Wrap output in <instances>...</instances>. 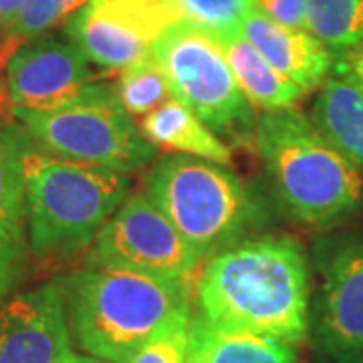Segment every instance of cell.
<instances>
[{"label": "cell", "mask_w": 363, "mask_h": 363, "mask_svg": "<svg viewBox=\"0 0 363 363\" xmlns=\"http://www.w3.org/2000/svg\"><path fill=\"white\" fill-rule=\"evenodd\" d=\"M309 269L289 236L242 240L204 262L194 283L196 315L224 329L298 345L309 333Z\"/></svg>", "instance_id": "6da1fadb"}, {"label": "cell", "mask_w": 363, "mask_h": 363, "mask_svg": "<svg viewBox=\"0 0 363 363\" xmlns=\"http://www.w3.org/2000/svg\"><path fill=\"white\" fill-rule=\"evenodd\" d=\"M71 335L105 363H130L147 341L186 309L192 286L152 274L85 262L61 279Z\"/></svg>", "instance_id": "7a4b0ae2"}, {"label": "cell", "mask_w": 363, "mask_h": 363, "mask_svg": "<svg viewBox=\"0 0 363 363\" xmlns=\"http://www.w3.org/2000/svg\"><path fill=\"white\" fill-rule=\"evenodd\" d=\"M23 172L30 257L47 267L89 252L130 196L128 174L55 157L33 140L23 156Z\"/></svg>", "instance_id": "3957f363"}, {"label": "cell", "mask_w": 363, "mask_h": 363, "mask_svg": "<svg viewBox=\"0 0 363 363\" xmlns=\"http://www.w3.org/2000/svg\"><path fill=\"white\" fill-rule=\"evenodd\" d=\"M255 143L272 190L293 220L329 228L363 208V172L298 109L264 111Z\"/></svg>", "instance_id": "277c9868"}, {"label": "cell", "mask_w": 363, "mask_h": 363, "mask_svg": "<svg viewBox=\"0 0 363 363\" xmlns=\"http://www.w3.org/2000/svg\"><path fill=\"white\" fill-rule=\"evenodd\" d=\"M147 196L202 257L242 242L262 222V208L228 166L200 157H160L143 182Z\"/></svg>", "instance_id": "5b68a950"}, {"label": "cell", "mask_w": 363, "mask_h": 363, "mask_svg": "<svg viewBox=\"0 0 363 363\" xmlns=\"http://www.w3.org/2000/svg\"><path fill=\"white\" fill-rule=\"evenodd\" d=\"M14 116L40 150L61 160L130 176L156 157V147L143 138L107 83H93L59 109L14 111Z\"/></svg>", "instance_id": "8992f818"}, {"label": "cell", "mask_w": 363, "mask_h": 363, "mask_svg": "<svg viewBox=\"0 0 363 363\" xmlns=\"http://www.w3.org/2000/svg\"><path fill=\"white\" fill-rule=\"evenodd\" d=\"M150 55L168 81L172 97L194 111L218 138L240 143L255 140V107L206 30L180 21L160 35Z\"/></svg>", "instance_id": "52a82bcc"}, {"label": "cell", "mask_w": 363, "mask_h": 363, "mask_svg": "<svg viewBox=\"0 0 363 363\" xmlns=\"http://www.w3.org/2000/svg\"><path fill=\"white\" fill-rule=\"evenodd\" d=\"M87 262L123 267L194 289L202 257L145 194H130L97 234Z\"/></svg>", "instance_id": "ba28073f"}, {"label": "cell", "mask_w": 363, "mask_h": 363, "mask_svg": "<svg viewBox=\"0 0 363 363\" xmlns=\"http://www.w3.org/2000/svg\"><path fill=\"white\" fill-rule=\"evenodd\" d=\"M319 271L313 339L335 362H363V233L333 240L319 255Z\"/></svg>", "instance_id": "9c48e42d"}, {"label": "cell", "mask_w": 363, "mask_h": 363, "mask_svg": "<svg viewBox=\"0 0 363 363\" xmlns=\"http://www.w3.org/2000/svg\"><path fill=\"white\" fill-rule=\"evenodd\" d=\"M93 83L85 55L73 43L49 35L26 40L4 65V89L13 113L59 109Z\"/></svg>", "instance_id": "30bf717a"}, {"label": "cell", "mask_w": 363, "mask_h": 363, "mask_svg": "<svg viewBox=\"0 0 363 363\" xmlns=\"http://www.w3.org/2000/svg\"><path fill=\"white\" fill-rule=\"evenodd\" d=\"M73 355L61 281H49L0 303V363H61Z\"/></svg>", "instance_id": "8fae6325"}, {"label": "cell", "mask_w": 363, "mask_h": 363, "mask_svg": "<svg viewBox=\"0 0 363 363\" xmlns=\"http://www.w3.org/2000/svg\"><path fill=\"white\" fill-rule=\"evenodd\" d=\"M25 128L0 125V303L25 281L30 267L23 156Z\"/></svg>", "instance_id": "7c38bea8"}, {"label": "cell", "mask_w": 363, "mask_h": 363, "mask_svg": "<svg viewBox=\"0 0 363 363\" xmlns=\"http://www.w3.org/2000/svg\"><path fill=\"white\" fill-rule=\"evenodd\" d=\"M65 35L89 63L123 71L145 59L154 40L142 25L109 0H89L65 23Z\"/></svg>", "instance_id": "4fadbf2b"}, {"label": "cell", "mask_w": 363, "mask_h": 363, "mask_svg": "<svg viewBox=\"0 0 363 363\" xmlns=\"http://www.w3.org/2000/svg\"><path fill=\"white\" fill-rule=\"evenodd\" d=\"M240 33L285 79L303 93L321 89L331 77L337 55L309 30L289 28L255 9L240 26Z\"/></svg>", "instance_id": "5bb4252c"}, {"label": "cell", "mask_w": 363, "mask_h": 363, "mask_svg": "<svg viewBox=\"0 0 363 363\" xmlns=\"http://www.w3.org/2000/svg\"><path fill=\"white\" fill-rule=\"evenodd\" d=\"M140 131L156 150L200 157L222 166H230L233 162V150L228 143L222 142V138L210 130L194 111L174 97L142 117Z\"/></svg>", "instance_id": "9a60e30c"}, {"label": "cell", "mask_w": 363, "mask_h": 363, "mask_svg": "<svg viewBox=\"0 0 363 363\" xmlns=\"http://www.w3.org/2000/svg\"><path fill=\"white\" fill-rule=\"evenodd\" d=\"M208 35L218 43L238 87L255 109H262V113L291 109L305 95L295 83H291L267 63V59L250 45L240 28Z\"/></svg>", "instance_id": "2e32d148"}, {"label": "cell", "mask_w": 363, "mask_h": 363, "mask_svg": "<svg viewBox=\"0 0 363 363\" xmlns=\"http://www.w3.org/2000/svg\"><path fill=\"white\" fill-rule=\"evenodd\" d=\"M188 363H297V353L285 341L224 329L192 315Z\"/></svg>", "instance_id": "e0dca14e"}, {"label": "cell", "mask_w": 363, "mask_h": 363, "mask_svg": "<svg viewBox=\"0 0 363 363\" xmlns=\"http://www.w3.org/2000/svg\"><path fill=\"white\" fill-rule=\"evenodd\" d=\"M313 123L363 172V93L351 81L331 73L311 111Z\"/></svg>", "instance_id": "ac0fdd59"}, {"label": "cell", "mask_w": 363, "mask_h": 363, "mask_svg": "<svg viewBox=\"0 0 363 363\" xmlns=\"http://www.w3.org/2000/svg\"><path fill=\"white\" fill-rule=\"evenodd\" d=\"M307 30L331 51L363 43V0H309Z\"/></svg>", "instance_id": "d6986e66"}, {"label": "cell", "mask_w": 363, "mask_h": 363, "mask_svg": "<svg viewBox=\"0 0 363 363\" xmlns=\"http://www.w3.org/2000/svg\"><path fill=\"white\" fill-rule=\"evenodd\" d=\"M87 2L89 0H26L23 11L0 39V67L6 65L11 55L26 40L43 37L47 30L67 23Z\"/></svg>", "instance_id": "ffe728a7"}, {"label": "cell", "mask_w": 363, "mask_h": 363, "mask_svg": "<svg viewBox=\"0 0 363 363\" xmlns=\"http://www.w3.org/2000/svg\"><path fill=\"white\" fill-rule=\"evenodd\" d=\"M113 89L119 104L131 117H145L172 95L168 81L152 55L123 69Z\"/></svg>", "instance_id": "44dd1931"}, {"label": "cell", "mask_w": 363, "mask_h": 363, "mask_svg": "<svg viewBox=\"0 0 363 363\" xmlns=\"http://www.w3.org/2000/svg\"><path fill=\"white\" fill-rule=\"evenodd\" d=\"M184 21L206 33L238 30L257 9V0H169Z\"/></svg>", "instance_id": "7402d4cb"}, {"label": "cell", "mask_w": 363, "mask_h": 363, "mask_svg": "<svg viewBox=\"0 0 363 363\" xmlns=\"http://www.w3.org/2000/svg\"><path fill=\"white\" fill-rule=\"evenodd\" d=\"M192 309L176 315L156 337L147 341L130 363H188Z\"/></svg>", "instance_id": "603a6c76"}, {"label": "cell", "mask_w": 363, "mask_h": 363, "mask_svg": "<svg viewBox=\"0 0 363 363\" xmlns=\"http://www.w3.org/2000/svg\"><path fill=\"white\" fill-rule=\"evenodd\" d=\"M257 9L279 25L307 30L309 0H257Z\"/></svg>", "instance_id": "cb8c5ba5"}, {"label": "cell", "mask_w": 363, "mask_h": 363, "mask_svg": "<svg viewBox=\"0 0 363 363\" xmlns=\"http://www.w3.org/2000/svg\"><path fill=\"white\" fill-rule=\"evenodd\" d=\"M335 67L333 73L351 81L363 93V43L357 47H351L347 51L335 52Z\"/></svg>", "instance_id": "d4e9b609"}, {"label": "cell", "mask_w": 363, "mask_h": 363, "mask_svg": "<svg viewBox=\"0 0 363 363\" xmlns=\"http://www.w3.org/2000/svg\"><path fill=\"white\" fill-rule=\"evenodd\" d=\"M26 0H0V39L4 35V30L11 26L18 13L23 11Z\"/></svg>", "instance_id": "484cf974"}, {"label": "cell", "mask_w": 363, "mask_h": 363, "mask_svg": "<svg viewBox=\"0 0 363 363\" xmlns=\"http://www.w3.org/2000/svg\"><path fill=\"white\" fill-rule=\"evenodd\" d=\"M61 363H105L101 359H95V357H83V355H71V357H67L65 362Z\"/></svg>", "instance_id": "4316f807"}, {"label": "cell", "mask_w": 363, "mask_h": 363, "mask_svg": "<svg viewBox=\"0 0 363 363\" xmlns=\"http://www.w3.org/2000/svg\"><path fill=\"white\" fill-rule=\"evenodd\" d=\"M355 363H363V362H355Z\"/></svg>", "instance_id": "83f0119b"}]
</instances>
